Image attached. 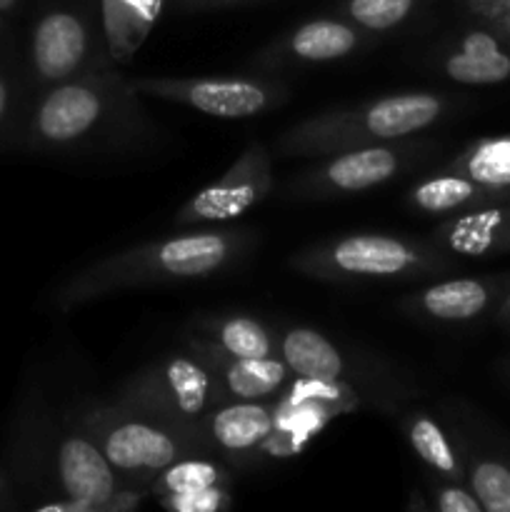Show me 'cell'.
<instances>
[{
  "mask_svg": "<svg viewBox=\"0 0 510 512\" xmlns=\"http://www.w3.org/2000/svg\"><path fill=\"white\" fill-rule=\"evenodd\" d=\"M23 53L18 43H0V150L28 100Z\"/></svg>",
  "mask_w": 510,
  "mask_h": 512,
  "instance_id": "28",
  "label": "cell"
},
{
  "mask_svg": "<svg viewBox=\"0 0 510 512\" xmlns=\"http://www.w3.org/2000/svg\"><path fill=\"white\" fill-rule=\"evenodd\" d=\"M248 3V0H173V8L178 13H205V10H218L230 8V5Z\"/></svg>",
  "mask_w": 510,
  "mask_h": 512,
  "instance_id": "31",
  "label": "cell"
},
{
  "mask_svg": "<svg viewBox=\"0 0 510 512\" xmlns=\"http://www.w3.org/2000/svg\"><path fill=\"white\" fill-rule=\"evenodd\" d=\"M188 333L198 335L230 358H268L278 355V333L248 313H205L188 323Z\"/></svg>",
  "mask_w": 510,
  "mask_h": 512,
  "instance_id": "19",
  "label": "cell"
},
{
  "mask_svg": "<svg viewBox=\"0 0 510 512\" xmlns=\"http://www.w3.org/2000/svg\"><path fill=\"white\" fill-rule=\"evenodd\" d=\"M488 23H493L495 30H498V33L510 43V15H503V18L498 20H488Z\"/></svg>",
  "mask_w": 510,
  "mask_h": 512,
  "instance_id": "34",
  "label": "cell"
},
{
  "mask_svg": "<svg viewBox=\"0 0 510 512\" xmlns=\"http://www.w3.org/2000/svg\"><path fill=\"white\" fill-rule=\"evenodd\" d=\"M450 108L448 95L435 90L380 95L303 118L278 135L273 150L280 158H323L340 150L413 138L438 125Z\"/></svg>",
  "mask_w": 510,
  "mask_h": 512,
  "instance_id": "4",
  "label": "cell"
},
{
  "mask_svg": "<svg viewBox=\"0 0 510 512\" xmlns=\"http://www.w3.org/2000/svg\"><path fill=\"white\" fill-rule=\"evenodd\" d=\"M213 485H233V470L225 460L213 453H193L175 460L150 483V498L170 493H185V490L213 488Z\"/></svg>",
  "mask_w": 510,
  "mask_h": 512,
  "instance_id": "25",
  "label": "cell"
},
{
  "mask_svg": "<svg viewBox=\"0 0 510 512\" xmlns=\"http://www.w3.org/2000/svg\"><path fill=\"white\" fill-rule=\"evenodd\" d=\"M18 3H20V0H0V13L10 15L15 8H18Z\"/></svg>",
  "mask_w": 510,
  "mask_h": 512,
  "instance_id": "37",
  "label": "cell"
},
{
  "mask_svg": "<svg viewBox=\"0 0 510 512\" xmlns=\"http://www.w3.org/2000/svg\"><path fill=\"white\" fill-rule=\"evenodd\" d=\"M168 3L173 0H98L100 25L115 65L135 58Z\"/></svg>",
  "mask_w": 510,
  "mask_h": 512,
  "instance_id": "21",
  "label": "cell"
},
{
  "mask_svg": "<svg viewBox=\"0 0 510 512\" xmlns=\"http://www.w3.org/2000/svg\"><path fill=\"white\" fill-rule=\"evenodd\" d=\"M500 320L510 323V290H508V295H505L503 305H500Z\"/></svg>",
  "mask_w": 510,
  "mask_h": 512,
  "instance_id": "36",
  "label": "cell"
},
{
  "mask_svg": "<svg viewBox=\"0 0 510 512\" xmlns=\"http://www.w3.org/2000/svg\"><path fill=\"white\" fill-rule=\"evenodd\" d=\"M140 95L178 103L210 118L240 120L265 115L290 98V88L278 78L255 73L230 75H133Z\"/></svg>",
  "mask_w": 510,
  "mask_h": 512,
  "instance_id": "10",
  "label": "cell"
},
{
  "mask_svg": "<svg viewBox=\"0 0 510 512\" xmlns=\"http://www.w3.org/2000/svg\"><path fill=\"white\" fill-rule=\"evenodd\" d=\"M488 3H490V0H465V8H468L473 15H478L480 10H483Z\"/></svg>",
  "mask_w": 510,
  "mask_h": 512,
  "instance_id": "35",
  "label": "cell"
},
{
  "mask_svg": "<svg viewBox=\"0 0 510 512\" xmlns=\"http://www.w3.org/2000/svg\"><path fill=\"white\" fill-rule=\"evenodd\" d=\"M430 240L458 258L480 260L510 253V198L445 215Z\"/></svg>",
  "mask_w": 510,
  "mask_h": 512,
  "instance_id": "16",
  "label": "cell"
},
{
  "mask_svg": "<svg viewBox=\"0 0 510 512\" xmlns=\"http://www.w3.org/2000/svg\"><path fill=\"white\" fill-rule=\"evenodd\" d=\"M188 348L200 353L210 370L218 380L220 398L223 403H240V400H273L288 388L290 380L295 378L285 360L280 355H268V358H230L223 350L213 348L198 335L185 330L180 335Z\"/></svg>",
  "mask_w": 510,
  "mask_h": 512,
  "instance_id": "15",
  "label": "cell"
},
{
  "mask_svg": "<svg viewBox=\"0 0 510 512\" xmlns=\"http://www.w3.org/2000/svg\"><path fill=\"white\" fill-rule=\"evenodd\" d=\"M278 423V398L223 403L200 423L205 450L235 468L263 463L265 445Z\"/></svg>",
  "mask_w": 510,
  "mask_h": 512,
  "instance_id": "13",
  "label": "cell"
},
{
  "mask_svg": "<svg viewBox=\"0 0 510 512\" xmlns=\"http://www.w3.org/2000/svg\"><path fill=\"white\" fill-rule=\"evenodd\" d=\"M115 398L198 440L205 415L223 405L215 373L203 355L185 343L183 348L168 350L128 375Z\"/></svg>",
  "mask_w": 510,
  "mask_h": 512,
  "instance_id": "8",
  "label": "cell"
},
{
  "mask_svg": "<svg viewBox=\"0 0 510 512\" xmlns=\"http://www.w3.org/2000/svg\"><path fill=\"white\" fill-rule=\"evenodd\" d=\"M275 190L273 153L260 140H250L235 163L215 183L185 200L175 213V228L225 225L258 208Z\"/></svg>",
  "mask_w": 510,
  "mask_h": 512,
  "instance_id": "12",
  "label": "cell"
},
{
  "mask_svg": "<svg viewBox=\"0 0 510 512\" xmlns=\"http://www.w3.org/2000/svg\"><path fill=\"white\" fill-rule=\"evenodd\" d=\"M155 503L170 512H223L233 508V485H213V488L160 495L155 498Z\"/></svg>",
  "mask_w": 510,
  "mask_h": 512,
  "instance_id": "29",
  "label": "cell"
},
{
  "mask_svg": "<svg viewBox=\"0 0 510 512\" xmlns=\"http://www.w3.org/2000/svg\"><path fill=\"white\" fill-rule=\"evenodd\" d=\"M20 53L30 95L115 65L100 25L98 0H45Z\"/></svg>",
  "mask_w": 510,
  "mask_h": 512,
  "instance_id": "7",
  "label": "cell"
},
{
  "mask_svg": "<svg viewBox=\"0 0 510 512\" xmlns=\"http://www.w3.org/2000/svg\"><path fill=\"white\" fill-rule=\"evenodd\" d=\"M503 15H510V0H490L475 18L478 20H498Z\"/></svg>",
  "mask_w": 510,
  "mask_h": 512,
  "instance_id": "33",
  "label": "cell"
},
{
  "mask_svg": "<svg viewBox=\"0 0 510 512\" xmlns=\"http://www.w3.org/2000/svg\"><path fill=\"white\" fill-rule=\"evenodd\" d=\"M430 143L403 138L388 143L363 145L318 158L298 175H290L283 185L288 200H333L380 188L408 173L428 155Z\"/></svg>",
  "mask_w": 510,
  "mask_h": 512,
  "instance_id": "9",
  "label": "cell"
},
{
  "mask_svg": "<svg viewBox=\"0 0 510 512\" xmlns=\"http://www.w3.org/2000/svg\"><path fill=\"white\" fill-rule=\"evenodd\" d=\"M465 483L483 512H510V465L490 455H463Z\"/></svg>",
  "mask_w": 510,
  "mask_h": 512,
  "instance_id": "27",
  "label": "cell"
},
{
  "mask_svg": "<svg viewBox=\"0 0 510 512\" xmlns=\"http://www.w3.org/2000/svg\"><path fill=\"white\" fill-rule=\"evenodd\" d=\"M5 28H8V15H3V13H0V40H3V35H5Z\"/></svg>",
  "mask_w": 510,
  "mask_h": 512,
  "instance_id": "38",
  "label": "cell"
},
{
  "mask_svg": "<svg viewBox=\"0 0 510 512\" xmlns=\"http://www.w3.org/2000/svg\"><path fill=\"white\" fill-rule=\"evenodd\" d=\"M428 495L430 508L438 512H483L468 483H460V480H445L433 475Z\"/></svg>",
  "mask_w": 510,
  "mask_h": 512,
  "instance_id": "30",
  "label": "cell"
},
{
  "mask_svg": "<svg viewBox=\"0 0 510 512\" xmlns=\"http://www.w3.org/2000/svg\"><path fill=\"white\" fill-rule=\"evenodd\" d=\"M365 43H368V33L340 15L313 18L265 45L258 55H253L250 65L263 73H275V70L298 68V65L333 63V60L355 55Z\"/></svg>",
  "mask_w": 510,
  "mask_h": 512,
  "instance_id": "14",
  "label": "cell"
},
{
  "mask_svg": "<svg viewBox=\"0 0 510 512\" xmlns=\"http://www.w3.org/2000/svg\"><path fill=\"white\" fill-rule=\"evenodd\" d=\"M258 245L253 228L203 225L185 233L165 235L110 253L58 285L53 303L58 310H73L108 295L158 285L190 283L223 275L238 268Z\"/></svg>",
  "mask_w": 510,
  "mask_h": 512,
  "instance_id": "3",
  "label": "cell"
},
{
  "mask_svg": "<svg viewBox=\"0 0 510 512\" xmlns=\"http://www.w3.org/2000/svg\"><path fill=\"white\" fill-rule=\"evenodd\" d=\"M430 0H343L335 15L350 20L365 33H388L403 28Z\"/></svg>",
  "mask_w": 510,
  "mask_h": 512,
  "instance_id": "26",
  "label": "cell"
},
{
  "mask_svg": "<svg viewBox=\"0 0 510 512\" xmlns=\"http://www.w3.org/2000/svg\"><path fill=\"white\" fill-rule=\"evenodd\" d=\"M130 75L115 65L28 95L3 150L53 158H93L143 148L155 123Z\"/></svg>",
  "mask_w": 510,
  "mask_h": 512,
  "instance_id": "2",
  "label": "cell"
},
{
  "mask_svg": "<svg viewBox=\"0 0 510 512\" xmlns=\"http://www.w3.org/2000/svg\"><path fill=\"white\" fill-rule=\"evenodd\" d=\"M490 200H500V195L450 168H440L428 178L415 180L405 193V205L410 210L418 215H433V218H445V215L460 213V210L475 208Z\"/></svg>",
  "mask_w": 510,
  "mask_h": 512,
  "instance_id": "22",
  "label": "cell"
},
{
  "mask_svg": "<svg viewBox=\"0 0 510 512\" xmlns=\"http://www.w3.org/2000/svg\"><path fill=\"white\" fill-rule=\"evenodd\" d=\"M445 168L468 175L500 198H510V133L473 140Z\"/></svg>",
  "mask_w": 510,
  "mask_h": 512,
  "instance_id": "24",
  "label": "cell"
},
{
  "mask_svg": "<svg viewBox=\"0 0 510 512\" xmlns=\"http://www.w3.org/2000/svg\"><path fill=\"white\" fill-rule=\"evenodd\" d=\"M480 23L438 55L445 78L460 85H498L510 80V43L493 23Z\"/></svg>",
  "mask_w": 510,
  "mask_h": 512,
  "instance_id": "18",
  "label": "cell"
},
{
  "mask_svg": "<svg viewBox=\"0 0 510 512\" xmlns=\"http://www.w3.org/2000/svg\"><path fill=\"white\" fill-rule=\"evenodd\" d=\"M360 403V390L348 380L325 383L295 375L278 395V423L265 445L263 460L295 458L338 415L355 413Z\"/></svg>",
  "mask_w": 510,
  "mask_h": 512,
  "instance_id": "11",
  "label": "cell"
},
{
  "mask_svg": "<svg viewBox=\"0 0 510 512\" xmlns=\"http://www.w3.org/2000/svg\"><path fill=\"white\" fill-rule=\"evenodd\" d=\"M278 355L285 360L290 373L298 378L325 380H350L348 355L333 343L325 333L305 325H290L283 333H278Z\"/></svg>",
  "mask_w": 510,
  "mask_h": 512,
  "instance_id": "20",
  "label": "cell"
},
{
  "mask_svg": "<svg viewBox=\"0 0 510 512\" xmlns=\"http://www.w3.org/2000/svg\"><path fill=\"white\" fill-rule=\"evenodd\" d=\"M403 433L430 475L465 483L463 453L428 410H410L403 420Z\"/></svg>",
  "mask_w": 510,
  "mask_h": 512,
  "instance_id": "23",
  "label": "cell"
},
{
  "mask_svg": "<svg viewBox=\"0 0 510 512\" xmlns=\"http://www.w3.org/2000/svg\"><path fill=\"white\" fill-rule=\"evenodd\" d=\"M18 508V498H15V483L10 480L8 470L0 468V510Z\"/></svg>",
  "mask_w": 510,
  "mask_h": 512,
  "instance_id": "32",
  "label": "cell"
},
{
  "mask_svg": "<svg viewBox=\"0 0 510 512\" xmlns=\"http://www.w3.org/2000/svg\"><path fill=\"white\" fill-rule=\"evenodd\" d=\"M70 413L98 443L115 473L133 488L148 490L175 460L208 453L195 435L170 428L118 398L110 403L75 405Z\"/></svg>",
  "mask_w": 510,
  "mask_h": 512,
  "instance_id": "6",
  "label": "cell"
},
{
  "mask_svg": "<svg viewBox=\"0 0 510 512\" xmlns=\"http://www.w3.org/2000/svg\"><path fill=\"white\" fill-rule=\"evenodd\" d=\"M8 475L25 493L40 495L35 510L118 512L148 498L125 483L70 410L50 413L28 390L15 410L8 440Z\"/></svg>",
  "mask_w": 510,
  "mask_h": 512,
  "instance_id": "1",
  "label": "cell"
},
{
  "mask_svg": "<svg viewBox=\"0 0 510 512\" xmlns=\"http://www.w3.org/2000/svg\"><path fill=\"white\" fill-rule=\"evenodd\" d=\"M290 268L325 283H413L440 278L453 260L433 240L398 233H348L298 250Z\"/></svg>",
  "mask_w": 510,
  "mask_h": 512,
  "instance_id": "5",
  "label": "cell"
},
{
  "mask_svg": "<svg viewBox=\"0 0 510 512\" xmlns=\"http://www.w3.org/2000/svg\"><path fill=\"white\" fill-rule=\"evenodd\" d=\"M500 295V285L488 278H448L425 285L400 300V308L433 323H473L483 318Z\"/></svg>",
  "mask_w": 510,
  "mask_h": 512,
  "instance_id": "17",
  "label": "cell"
}]
</instances>
